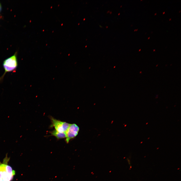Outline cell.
I'll return each instance as SVG.
<instances>
[{"mask_svg": "<svg viewBox=\"0 0 181 181\" xmlns=\"http://www.w3.org/2000/svg\"><path fill=\"white\" fill-rule=\"evenodd\" d=\"M149 38H150V37H149L148 38V39H149Z\"/></svg>", "mask_w": 181, "mask_h": 181, "instance_id": "52a82bcc", "label": "cell"}, {"mask_svg": "<svg viewBox=\"0 0 181 181\" xmlns=\"http://www.w3.org/2000/svg\"><path fill=\"white\" fill-rule=\"evenodd\" d=\"M50 133L52 135L58 139H63L66 137V133L60 132L55 129L50 132Z\"/></svg>", "mask_w": 181, "mask_h": 181, "instance_id": "5b68a950", "label": "cell"}, {"mask_svg": "<svg viewBox=\"0 0 181 181\" xmlns=\"http://www.w3.org/2000/svg\"><path fill=\"white\" fill-rule=\"evenodd\" d=\"M79 130V127L76 124H70L66 132V143H68L70 140L76 137L78 135Z\"/></svg>", "mask_w": 181, "mask_h": 181, "instance_id": "277c9868", "label": "cell"}, {"mask_svg": "<svg viewBox=\"0 0 181 181\" xmlns=\"http://www.w3.org/2000/svg\"><path fill=\"white\" fill-rule=\"evenodd\" d=\"M1 6H0V10H1Z\"/></svg>", "mask_w": 181, "mask_h": 181, "instance_id": "8992f818", "label": "cell"}, {"mask_svg": "<svg viewBox=\"0 0 181 181\" xmlns=\"http://www.w3.org/2000/svg\"><path fill=\"white\" fill-rule=\"evenodd\" d=\"M50 119L52 123L50 127H54L55 130L59 132L66 133L70 124L57 120L52 116L50 117Z\"/></svg>", "mask_w": 181, "mask_h": 181, "instance_id": "3957f363", "label": "cell"}, {"mask_svg": "<svg viewBox=\"0 0 181 181\" xmlns=\"http://www.w3.org/2000/svg\"><path fill=\"white\" fill-rule=\"evenodd\" d=\"M10 158L7 155L2 162H0V181H12L15 174V172L8 164Z\"/></svg>", "mask_w": 181, "mask_h": 181, "instance_id": "6da1fadb", "label": "cell"}, {"mask_svg": "<svg viewBox=\"0 0 181 181\" xmlns=\"http://www.w3.org/2000/svg\"><path fill=\"white\" fill-rule=\"evenodd\" d=\"M17 53L16 52L13 55L6 59L3 62V66L4 72L0 77V83L3 81L6 74L16 71L18 66Z\"/></svg>", "mask_w": 181, "mask_h": 181, "instance_id": "7a4b0ae2", "label": "cell"}]
</instances>
